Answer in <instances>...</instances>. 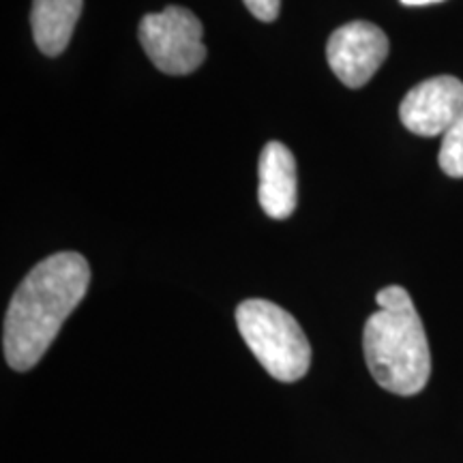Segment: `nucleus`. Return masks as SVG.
<instances>
[{"label":"nucleus","mask_w":463,"mask_h":463,"mask_svg":"<svg viewBox=\"0 0 463 463\" xmlns=\"http://www.w3.org/2000/svg\"><path fill=\"white\" fill-rule=\"evenodd\" d=\"M82 14V0H33L31 26L37 48L45 56H58L71 42Z\"/></svg>","instance_id":"nucleus-8"},{"label":"nucleus","mask_w":463,"mask_h":463,"mask_svg":"<svg viewBox=\"0 0 463 463\" xmlns=\"http://www.w3.org/2000/svg\"><path fill=\"white\" fill-rule=\"evenodd\" d=\"M260 206L269 217L288 219L297 211V159L281 142H269L260 155Z\"/></svg>","instance_id":"nucleus-7"},{"label":"nucleus","mask_w":463,"mask_h":463,"mask_svg":"<svg viewBox=\"0 0 463 463\" xmlns=\"http://www.w3.org/2000/svg\"><path fill=\"white\" fill-rule=\"evenodd\" d=\"M375 303L380 311L369 316L363 333L364 363L382 389L412 397L431 375V352L420 316L402 286L380 289Z\"/></svg>","instance_id":"nucleus-2"},{"label":"nucleus","mask_w":463,"mask_h":463,"mask_svg":"<svg viewBox=\"0 0 463 463\" xmlns=\"http://www.w3.org/2000/svg\"><path fill=\"white\" fill-rule=\"evenodd\" d=\"M89 283L90 266L75 251L54 253L34 266L5 316L3 347L11 369L28 372L42 361Z\"/></svg>","instance_id":"nucleus-1"},{"label":"nucleus","mask_w":463,"mask_h":463,"mask_svg":"<svg viewBox=\"0 0 463 463\" xmlns=\"http://www.w3.org/2000/svg\"><path fill=\"white\" fill-rule=\"evenodd\" d=\"M389 56V37L372 22L339 26L326 43L328 65L350 89H361Z\"/></svg>","instance_id":"nucleus-5"},{"label":"nucleus","mask_w":463,"mask_h":463,"mask_svg":"<svg viewBox=\"0 0 463 463\" xmlns=\"http://www.w3.org/2000/svg\"><path fill=\"white\" fill-rule=\"evenodd\" d=\"M236 326L253 356L275 380L297 382L309 372V341L283 307L264 298L242 300L236 307Z\"/></svg>","instance_id":"nucleus-3"},{"label":"nucleus","mask_w":463,"mask_h":463,"mask_svg":"<svg viewBox=\"0 0 463 463\" xmlns=\"http://www.w3.org/2000/svg\"><path fill=\"white\" fill-rule=\"evenodd\" d=\"M438 161L447 176L463 178V112L455 120V125L442 136Z\"/></svg>","instance_id":"nucleus-9"},{"label":"nucleus","mask_w":463,"mask_h":463,"mask_svg":"<svg viewBox=\"0 0 463 463\" xmlns=\"http://www.w3.org/2000/svg\"><path fill=\"white\" fill-rule=\"evenodd\" d=\"M403 5L408 7H420V5H431V3H439V0H402Z\"/></svg>","instance_id":"nucleus-11"},{"label":"nucleus","mask_w":463,"mask_h":463,"mask_svg":"<svg viewBox=\"0 0 463 463\" xmlns=\"http://www.w3.org/2000/svg\"><path fill=\"white\" fill-rule=\"evenodd\" d=\"M242 3H245V7L262 22L277 20L281 9V0H242Z\"/></svg>","instance_id":"nucleus-10"},{"label":"nucleus","mask_w":463,"mask_h":463,"mask_svg":"<svg viewBox=\"0 0 463 463\" xmlns=\"http://www.w3.org/2000/svg\"><path fill=\"white\" fill-rule=\"evenodd\" d=\"M202 22L184 7H165L140 22V43L153 65L167 75L194 73L206 58Z\"/></svg>","instance_id":"nucleus-4"},{"label":"nucleus","mask_w":463,"mask_h":463,"mask_svg":"<svg viewBox=\"0 0 463 463\" xmlns=\"http://www.w3.org/2000/svg\"><path fill=\"white\" fill-rule=\"evenodd\" d=\"M463 112V84L453 75H438L416 84L399 106V118L416 136H444Z\"/></svg>","instance_id":"nucleus-6"}]
</instances>
